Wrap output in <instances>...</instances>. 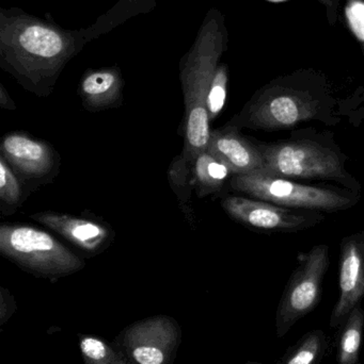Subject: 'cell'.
Returning <instances> with one entry per match:
<instances>
[{"instance_id": "cell-1", "label": "cell", "mask_w": 364, "mask_h": 364, "mask_svg": "<svg viewBox=\"0 0 364 364\" xmlns=\"http://www.w3.org/2000/svg\"><path fill=\"white\" fill-rule=\"evenodd\" d=\"M80 32L68 31L19 9L0 12V66L38 97H47L66 64L83 48Z\"/></svg>"}, {"instance_id": "cell-2", "label": "cell", "mask_w": 364, "mask_h": 364, "mask_svg": "<svg viewBox=\"0 0 364 364\" xmlns=\"http://www.w3.org/2000/svg\"><path fill=\"white\" fill-rule=\"evenodd\" d=\"M222 32L214 12L199 31L194 45L180 65V78L184 94V149L182 155L192 166L209 147V129L207 96L222 51Z\"/></svg>"}, {"instance_id": "cell-3", "label": "cell", "mask_w": 364, "mask_h": 364, "mask_svg": "<svg viewBox=\"0 0 364 364\" xmlns=\"http://www.w3.org/2000/svg\"><path fill=\"white\" fill-rule=\"evenodd\" d=\"M0 252L41 277H63L80 271L85 261L51 233L25 224L0 226Z\"/></svg>"}, {"instance_id": "cell-4", "label": "cell", "mask_w": 364, "mask_h": 364, "mask_svg": "<svg viewBox=\"0 0 364 364\" xmlns=\"http://www.w3.org/2000/svg\"><path fill=\"white\" fill-rule=\"evenodd\" d=\"M230 186L232 190L251 198L290 209L339 211L352 207L357 200L354 195L344 191L307 186L264 171L233 175Z\"/></svg>"}, {"instance_id": "cell-5", "label": "cell", "mask_w": 364, "mask_h": 364, "mask_svg": "<svg viewBox=\"0 0 364 364\" xmlns=\"http://www.w3.org/2000/svg\"><path fill=\"white\" fill-rule=\"evenodd\" d=\"M264 158L262 171L288 179H326L350 188L355 182L344 168V157L318 141L291 140L259 144Z\"/></svg>"}, {"instance_id": "cell-6", "label": "cell", "mask_w": 364, "mask_h": 364, "mask_svg": "<svg viewBox=\"0 0 364 364\" xmlns=\"http://www.w3.org/2000/svg\"><path fill=\"white\" fill-rule=\"evenodd\" d=\"M329 267V248L316 245L301 258L293 274L277 314V333L279 337L301 318L309 314L320 301L323 278Z\"/></svg>"}, {"instance_id": "cell-7", "label": "cell", "mask_w": 364, "mask_h": 364, "mask_svg": "<svg viewBox=\"0 0 364 364\" xmlns=\"http://www.w3.org/2000/svg\"><path fill=\"white\" fill-rule=\"evenodd\" d=\"M0 155L29 191L49 183L59 174L60 157L53 147L23 132L6 134Z\"/></svg>"}, {"instance_id": "cell-8", "label": "cell", "mask_w": 364, "mask_h": 364, "mask_svg": "<svg viewBox=\"0 0 364 364\" xmlns=\"http://www.w3.org/2000/svg\"><path fill=\"white\" fill-rule=\"evenodd\" d=\"M180 329L167 316L135 323L125 329L118 350L132 364H171L179 344Z\"/></svg>"}, {"instance_id": "cell-9", "label": "cell", "mask_w": 364, "mask_h": 364, "mask_svg": "<svg viewBox=\"0 0 364 364\" xmlns=\"http://www.w3.org/2000/svg\"><path fill=\"white\" fill-rule=\"evenodd\" d=\"M320 113V104L316 100L293 94H278L247 105L229 124L237 128L286 129L316 119Z\"/></svg>"}, {"instance_id": "cell-10", "label": "cell", "mask_w": 364, "mask_h": 364, "mask_svg": "<svg viewBox=\"0 0 364 364\" xmlns=\"http://www.w3.org/2000/svg\"><path fill=\"white\" fill-rule=\"evenodd\" d=\"M222 205L233 220L261 230H301L320 220L318 214L303 213L251 197L227 196Z\"/></svg>"}, {"instance_id": "cell-11", "label": "cell", "mask_w": 364, "mask_h": 364, "mask_svg": "<svg viewBox=\"0 0 364 364\" xmlns=\"http://www.w3.org/2000/svg\"><path fill=\"white\" fill-rule=\"evenodd\" d=\"M31 218L91 256L104 252L115 239V231L108 225L90 218L58 212H40Z\"/></svg>"}, {"instance_id": "cell-12", "label": "cell", "mask_w": 364, "mask_h": 364, "mask_svg": "<svg viewBox=\"0 0 364 364\" xmlns=\"http://www.w3.org/2000/svg\"><path fill=\"white\" fill-rule=\"evenodd\" d=\"M364 296V237L352 235L344 240L340 262V299L333 312L335 326L350 316Z\"/></svg>"}, {"instance_id": "cell-13", "label": "cell", "mask_w": 364, "mask_h": 364, "mask_svg": "<svg viewBox=\"0 0 364 364\" xmlns=\"http://www.w3.org/2000/svg\"><path fill=\"white\" fill-rule=\"evenodd\" d=\"M207 151L224 162L233 175L248 174L264 168L259 144L241 136L239 128L231 124L211 132Z\"/></svg>"}, {"instance_id": "cell-14", "label": "cell", "mask_w": 364, "mask_h": 364, "mask_svg": "<svg viewBox=\"0 0 364 364\" xmlns=\"http://www.w3.org/2000/svg\"><path fill=\"white\" fill-rule=\"evenodd\" d=\"M124 81L117 68L88 70L83 74L79 94L83 107L90 112H100L121 105Z\"/></svg>"}, {"instance_id": "cell-15", "label": "cell", "mask_w": 364, "mask_h": 364, "mask_svg": "<svg viewBox=\"0 0 364 364\" xmlns=\"http://www.w3.org/2000/svg\"><path fill=\"white\" fill-rule=\"evenodd\" d=\"M192 174L194 190L200 197L222 190L233 176L230 168L207 151L201 153L192 162Z\"/></svg>"}, {"instance_id": "cell-16", "label": "cell", "mask_w": 364, "mask_h": 364, "mask_svg": "<svg viewBox=\"0 0 364 364\" xmlns=\"http://www.w3.org/2000/svg\"><path fill=\"white\" fill-rule=\"evenodd\" d=\"M168 181L173 192L177 194L184 212L192 222V208L190 203L192 193L194 190L192 181V166L186 161L183 155L175 158L168 171Z\"/></svg>"}, {"instance_id": "cell-17", "label": "cell", "mask_w": 364, "mask_h": 364, "mask_svg": "<svg viewBox=\"0 0 364 364\" xmlns=\"http://www.w3.org/2000/svg\"><path fill=\"white\" fill-rule=\"evenodd\" d=\"M364 312L357 306L344 327L340 341L339 363L356 364L358 363L359 350L363 342Z\"/></svg>"}, {"instance_id": "cell-18", "label": "cell", "mask_w": 364, "mask_h": 364, "mask_svg": "<svg viewBox=\"0 0 364 364\" xmlns=\"http://www.w3.org/2000/svg\"><path fill=\"white\" fill-rule=\"evenodd\" d=\"M27 186L16 176L6 160L0 157V201L4 214L12 213L26 200Z\"/></svg>"}, {"instance_id": "cell-19", "label": "cell", "mask_w": 364, "mask_h": 364, "mask_svg": "<svg viewBox=\"0 0 364 364\" xmlns=\"http://www.w3.org/2000/svg\"><path fill=\"white\" fill-rule=\"evenodd\" d=\"M80 350L85 364H132L119 350L111 348L95 337H83Z\"/></svg>"}, {"instance_id": "cell-20", "label": "cell", "mask_w": 364, "mask_h": 364, "mask_svg": "<svg viewBox=\"0 0 364 364\" xmlns=\"http://www.w3.org/2000/svg\"><path fill=\"white\" fill-rule=\"evenodd\" d=\"M228 87V70L224 65L218 66L212 81L211 89L207 96V112L209 122H213L224 108Z\"/></svg>"}, {"instance_id": "cell-21", "label": "cell", "mask_w": 364, "mask_h": 364, "mask_svg": "<svg viewBox=\"0 0 364 364\" xmlns=\"http://www.w3.org/2000/svg\"><path fill=\"white\" fill-rule=\"evenodd\" d=\"M322 350V337L314 333L308 336L286 364H314Z\"/></svg>"}, {"instance_id": "cell-22", "label": "cell", "mask_w": 364, "mask_h": 364, "mask_svg": "<svg viewBox=\"0 0 364 364\" xmlns=\"http://www.w3.org/2000/svg\"><path fill=\"white\" fill-rule=\"evenodd\" d=\"M346 14L353 31L364 41V2H352L346 10Z\"/></svg>"}, {"instance_id": "cell-23", "label": "cell", "mask_w": 364, "mask_h": 364, "mask_svg": "<svg viewBox=\"0 0 364 364\" xmlns=\"http://www.w3.org/2000/svg\"><path fill=\"white\" fill-rule=\"evenodd\" d=\"M0 107L6 110H16L17 108L14 100L11 98L2 85H0Z\"/></svg>"}, {"instance_id": "cell-24", "label": "cell", "mask_w": 364, "mask_h": 364, "mask_svg": "<svg viewBox=\"0 0 364 364\" xmlns=\"http://www.w3.org/2000/svg\"><path fill=\"white\" fill-rule=\"evenodd\" d=\"M269 1H271V2H281V1H286V0H269Z\"/></svg>"}, {"instance_id": "cell-25", "label": "cell", "mask_w": 364, "mask_h": 364, "mask_svg": "<svg viewBox=\"0 0 364 364\" xmlns=\"http://www.w3.org/2000/svg\"><path fill=\"white\" fill-rule=\"evenodd\" d=\"M249 364H256V363H249Z\"/></svg>"}]
</instances>
